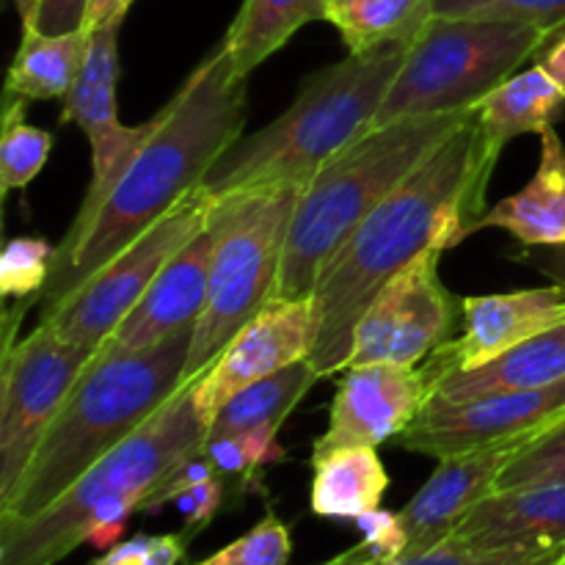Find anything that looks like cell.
Listing matches in <instances>:
<instances>
[{
	"mask_svg": "<svg viewBox=\"0 0 565 565\" xmlns=\"http://www.w3.org/2000/svg\"><path fill=\"white\" fill-rule=\"evenodd\" d=\"M491 163L475 114L408 174L331 254L312 290L318 340L309 356L318 379L348 367L364 309L381 287L430 248H456L486 213Z\"/></svg>",
	"mask_w": 565,
	"mask_h": 565,
	"instance_id": "6da1fadb",
	"label": "cell"
},
{
	"mask_svg": "<svg viewBox=\"0 0 565 565\" xmlns=\"http://www.w3.org/2000/svg\"><path fill=\"white\" fill-rule=\"evenodd\" d=\"M246 81L221 44L191 72L152 132L86 224H72L55 252V268L36 296L42 312L180 207L207 180L215 160L243 136Z\"/></svg>",
	"mask_w": 565,
	"mask_h": 565,
	"instance_id": "7a4b0ae2",
	"label": "cell"
},
{
	"mask_svg": "<svg viewBox=\"0 0 565 565\" xmlns=\"http://www.w3.org/2000/svg\"><path fill=\"white\" fill-rule=\"evenodd\" d=\"M193 329L138 353L97 351L66 395L17 483L0 505V524L33 519L86 469L130 439L185 386Z\"/></svg>",
	"mask_w": 565,
	"mask_h": 565,
	"instance_id": "3957f363",
	"label": "cell"
},
{
	"mask_svg": "<svg viewBox=\"0 0 565 565\" xmlns=\"http://www.w3.org/2000/svg\"><path fill=\"white\" fill-rule=\"evenodd\" d=\"M406 53L408 44L348 53L309 75L279 119L241 136L215 160L199 191L224 196L274 182H307L320 166L373 130Z\"/></svg>",
	"mask_w": 565,
	"mask_h": 565,
	"instance_id": "277c9868",
	"label": "cell"
},
{
	"mask_svg": "<svg viewBox=\"0 0 565 565\" xmlns=\"http://www.w3.org/2000/svg\"><path fill=\"white\" fill-rule=\"evenodd\" d=\"M472 114L475 108L379 125L320 166L298 196L274 298L312 296L331 254Z\"/></svg>",
	"mask_w": 565,
	"mask_h": 565,
	"instance_id": "5b68a950",
	"label": "cell"
},
{
	"mask_svg": "<svg viewBox=\"0 0 565 565\" xmlns=\"http://www.w3.org/2000/svg\"><path fill=\"white\" fill-rule=\"evenodd\" d=\"M207 419L185 384L147 425L99 458L33 519L0 524V565H58L94 524L127 522L185 458L204 450Z\"/></svg>",
	"mask_w": 565,
	"mask_h": 565,
	"instance_id": "8992f818",
	"label": "cell"
},
{
	"mask_svg": "<svg viewBox=\"0 0 565 565\" xmlns=\"http://www.w3.org/2000/svg\"><path fill=\"white\" fill-rule=\"evenodd\" d=\"M303 185L307 182L287 180L210 196V226L215 232L210 290L193 329L185 384L196 381L226 342L274 298Z\"/></svg>",
	"mask_w": 565,
	"mask_h": 565,
	"instance_id": "52a82bcc",
	"label": "cell"
},
{
	"mask_svg": "<svg viewBox=\"0 0 565 565\" xmlns=\"http://www.w3.org/2000/svg\"><path fill=\"white\" fill-rule=\"evenodd\" d=\"M552 44L541 28L478 17L434 14L408 44L375 127L408 116L458 114L478 108L519 66Z\"/></svg>",
	"mask_w": 565,
	"mask_h": 565,
	"instance_id": "ba28073f",
	"label": "cell"
},
{
	"mask_svg": "<svg viewBox=\"0 0 565 565\" xmlns=\"http://www.w3.org/2000/svg\"><path fill=\"white\" fill-rule=\"evenodd\" d=\"M28 303H36V298ZM28 303L6 315L0 359V505L14 494L44 430L94 356L61 340L47 323L14 340L17 320L25 318Z\"/></svg>",
	"mask_w": 565,
	"mask_h": 565,
	"instance_id": "9c48e42d",
	"label": "cell"
},
{
	"mask_svg": "<svg viewBox=\"0 0 565 565\" xmlns=\"http://www.w3.org/2000/svg\"><path fill=\"white\" fill-rule=\"evenodd\" d=\"M207 193H191L180 207L75 287L64 301L42 312L39 323L53 326L61 340L97 353L136 309L163 265L207 224Z\"/></svg>",
	"mask_w": 565,
	"mask_h": 565,
	"instance_id": "30bf717a",
	"label": "cell"
},
{
	"mask_svg": "<svg viewBox=\"0 0 565 565\" xmlns=\"http://www.w3.org/2000/svg\"><path fill=\"white\" fill-rule=\"evenodd\" d=\"M441 254L445 248H430L381 287L359 320L348 367H419L450 342L463 320V298L452 296L441 281Z\"/></svg>",
	"mask_w": 565,
	"mask_h": 565,
	"instance_id": "8fae6325",
	"label": "cell"
},
{
	"mask_svg": "<svg viewBox=\"0 0 565 565\" xmlns=\"http://www.w3.org/2000/svg\"><path fill=\"white\" fill-rule=\"evenodd\" d=\"M565 417V381L530 392L447 401L434 395L412 425L397 436L408 452L430 458L461 456L505 441H533Z\"/></svg>",
	"mask_w": 565,
	"mask_h": 565,
	"instance_id": "7c38bea8",
	"label": "cell"
},
{
	"mask_svg": "<svg viewBox=\"0 0 565 565\" xmlns=\"http://www.w3.org/2000/svg\"><path fill=\"white\" fill-rule=\"evenodd\" d=\"M318 340L312 298H270L213 359L207 370L191 381L199 414L213 423L226 401L246 386L312 356Z\"/></svg>",
	"mask_w": 565,
	"mask_h": 565,
	"instance_id": "4fadbf2b",
	"label": "cell"
},
{
	"mask_svg": "<svg viewBox=\"0 0 565 565\" xmlns=\"http://www.w3.org/2000/svg\"><path fill=\"white\" fill-rule=\"evenodd\" d=\"M434 397V375L425 364H362L348 367L337 386L329 428L312 456L337 447H379L397 439Z\"/></svg>",
	"mask_w": 565,
	"mask_h": 565,
	"instance_id": "5bb4252c",
	"label": "cell"
},
{
	"mask_svg": "<svg viewBox=\"0 0 565 565\" xmlns=\"http://www.w3.org/2000/svg\"><path fill=\"white\" fill-rule=\"evenodd\" d=\"M565 323V287L546 285L500 296L463 298L461 334L445 342L425 367L436 381L456 370H475L511 348Z\"/></svg>",
	"mask_w": 565,
	"mask_h": 565,
	"instance_id": "9a60e30c",
	"label": "cell"
},
{
	"mask_svg": "<svg viewBox=\"0 0 565 565\" xmlns=\"http://www.w3.org/2000/svg\"><path fill=\"white\" fill-rule=\"evenodd\" d=\"M215 232L207 224L163 265L141 301L105 340L99 351L138 353L171 340L180 331L196 329L210 290Z\"/></svg>",
	"mask_w": 565,
	"mask_h": 565,
	"instance_id": "2e32d148",
	"label": "cell"
},
{
	"mask_svg": "<svg viewBox=\"0 0 565 565\" xmlns=\"http://www.w3.org/2000/svg\"><path fill=\"white\" fill-rule=\"evenodd\" d=\"M524 445L527 441H505L486 450L441 458L423 489L401 511V522L408 535L406 555H419L450 539L458 522L497 489L505 463Z\"/></svg>",
	"mask_w": 565,
	"mask_h": 565,
	"instance_id": "e0dca14e",
	"label": "cell"
},
{
	"mask_svg": "<svg viewBox=\"0 0 565 565\" xmlns=\"http://www.w3.org/2000/svg\"><path fill=\"white\" fill-rule=\"evenodd\" d=\"M450 539L478 550L565 552V480L491 491Z\"/></svg>",
	"mask_w": 565,
	"mask_h": 565,
	"instance_id": "ac0fdd59",
	"label": "cell"
},
{
	"mask_svg": "<svg viewBox=\"0 0 565 565\" xmlns=\"http://www.w3.org/2000/svg\"><path fill=\"white\" fill-rule=\"evenodd\" d=\"M119 22L94 28L86 61L75 86L61 99V121H72L83 130L92 147V160L114 158L138 147L152 130V119L127 127L119 121L116 88H119Z\"/></svg>",
	"mask_w": 565,
	"mask_h": 565,
	"instance_id": "d6986e66",
	"label": "cell"
},
{
	"mask_svg": "<svg viewBox=\"0 0 565 565\" xmlns=\"http://www.w3.org/2000/svg\"><path fill=\"white\" fill-rule=\"evenodd\" d=\"M497 226L516 237L519 246H563L565 243V143L550 127L541 132V163L533 180L513 196L486 210L469 235Z\"/></svg>",
	"mask_w": 565,
	"mask_h": 565,
	"instance_id": "ffe728a7",
	"label": "cell"
},
{
	"mask_svg": "<svg viewBox=\"0 0 565 565\" xmlns=\"http://www.w3.org/2000/svg\"><path fill=\"white\" fill-rule=\"evenodd\" d=\"M565 381V323L544 331L475 370H456L436 381L434 395L472 401L505 392H530Z\"/></svg>",
	"mask_w": 565,
	"mask_h": 565,
	"instance_id": "44dd1931",
	"label": "cell"
},
{
	"mask_svg": "<svg viewBox=\"0 0 565 565\" xmlns=\"http://www.w3.org/2000/svg\"><path fill=\"white\" fill-rule=\"evenodd\" d=\"M565 88L541 64L516 72L478 105L480 147L497 163L508 141L519 136H541L563 116Z\"/></svg>",
	"mask_w": 565,
	"mask_h": 565,
	"instance_id": "7402d4cb",
	"label": "cell"
},
{
	"mask_svg": "<svg viewBox=\"0 0 565 565\" xmlns=\"http://www.w3.org/2000/svg\"><path fill=\"white\" fill-rule=\"evenodd\" d=\"M312 494L309 505L320 519L356 522L362 513L381 508L390 472L379 447H337L312 456Z\"/></svg>",
	"mask_w": 565,
	"mask_h": 565,
	"instance_id": "603a6c76",
	"label": "cell"
},
{
	"mask_svg": "<svg viewBox=\"0 0 565 565\" xmlns=\"http://www.w3.org/2000/svg\"><path fill=\"white\" fill-rule=\"evenodd\" d=\"M92 31H22L6 75V94L22 99H64L86 61Z\"/></svg>",
	"mask_w": 565,
	"mask_h": 565,
	"instance_id": "cb8c5ba5",
	"label": "cell"
},
{
	"mask_svg": "<svg viewBox=\"0 0 565 565\" xmlns=\"http://www.w3.org/2000/svg\"><path fill=\"white\" fill-rule=\"evenodd\" d=\"M326 6L329 0H243L224 39L237 77L246 81L303 25L326 20Z\"/></svg>",
	"mask_w": 565,
	"mask_h": 565,
	"instance_id": "d4e9b609",
	"label": "cell"
},
{
	"mask_svg": "<svg viewBox=\"0 0 565 565\" xmlns=\"http://www.w3.org/2000/svg\"><path fill=\"white\" fill-rule=\"evenodd\" d=\"M434 17V0H329L326 22L340 31L348 53L412 44Z\"/></svg>",
	"mask_w": 565,
	"mask_h": 565,
	"instance_id": "484cf974",
	"label": "cell"
},
{
	"mask_svg": "<svg viewBox=\"0 0 565 565\" xmlns=\"http://www.w3.org/2000/svg\"><path fill=\"white\" fill-rule=\"evenodd\" d=\"M315 381H318V373L312 362L303 359L246 386L221 406V412L210 423V436H241L257 428L279 430Z\"/></svg>",
	"mask_w": 565,
	"mask_h": 565,
	"instance_id": "4316f807",
	"label": "cell"
},
{
	"mask_svg": "<svg viewBox=\"0 0 565 565\" xmlns=\"http://www.w3.org/2000/svg\"><path fill=\"white\" fill-rule=\"evenodd\" d=\"M28 99L6 94L3 136H0V191L31 185L53 152V136L25 121Z\"/></svg>",
	"mask_w": 565,
	"mask_h": 565,
	"instance_id": "83f0119b",
	"label": "cell"
},
{
	"mask_svg": "<svg viewBox=\"0 0 565 565\" xmlns=\"http://www.w3.org/2000/svg\"><path fill=\"white\" fill-rule=\"evenodd\" d=\"M434 14L522 22L552 36L565 33V0H434Z\"/></svg>",
	"mask_w": 565,
	"mask_h": 565,
	"instance_id": "f1b7e54d",
	"label": "cell"
},
{
	"mask_svg": "<svg viewBox=\"0 0 565 565\" xmlns=\"http://www.w3.org/2000/svg\"><path fill=\"white\" fill-rule=\"evenodd\" d=\"M561 480H565V417L541 430L505 463L494 491L533 483H561Z\"/></svg>",
	"mask_w": 565,
	"mask_h": 565,
	"instance_id": "f546056e",
	"label": "cell"
},
{
	"mask_svg": "<svg viewBox=\"0 0 565 565\" xmlns=\"http://www.w3.org/2000/svg\"><path fill=\"white\" fill-rule=\"evenodd\" d=\"M55 252L44 237H14L0 257V292L3 298H36L55 268Z\"/></svg>",
	"mask_w": 565,
	"mask_h": 565,
	"instance_id": "4dcf8cb0",
	"label": "cell"
},
{
	"mask_svg": "<svg viewBox=\"0 0 565 565\" xmlns=\"http://www.w3.org/2000/svg\"><path fill=\"white\" fill-rule=\"evenodd\" d=\"M290 555V527L276 513H268L246 535L193 565H287Z\"/></svg>",
	"mask_w": 565,
	"mask_h": 565,
	"instance_id": "1f68e13d",
	"label": "cell"
},
{
	"mask_svg": "<svg viewBox=\"0 0 565 565\" xmlns=\"http://www.w3.org/2000/svg\"><path fill=\"white\" fill-rule=\"evenodd\" d=\"M356 527L362 533V541L320 565H379L406 555L408 535L401 522V513L375 508L356 519Z\"/></svg>",
	"mask_w": 565,
	"mask_h": 565,
	"instance_id": "d6a6232c",
	"label": "cell"
},
{
	"mask_svg": "<svg viewBox=\"0 0 565 565\" xmlns=\"http://www.w3.org/2000/svg\"><path fill=\"white\" fill-rule=\"evenodd\" d=\"M565 552L544 550H478L447 539L439 546L419 555H403L397 561L379 565H557Z\"/></svg>",
	"mask_w": 565,
	"mask_h": 565,
	"instance_id": "836d02e7",
	"label": "cell"
},
{
	"mask_svg": "<svg viewBox=\"0 0 565 565\" xmlns=\"http://www.w3.org/2000/svg\"><path fill=\"white\" fill-rule=\"evenodd\" d=\"M185 533L166 535H132L130 541H119L92 565H182L188 555Z\"/></svg>",
	"mask_w": 565,
	"mask_h": 565,
	"instance_id": "e575fe53",
	"label": "cell"
},
{
	"mask_svg": "<svg viewBox=\"0 0 565 565\" xmlns=\"http://www.w3.org/2000/svg\"><path fill=\"white\" fill-rule=\"evenodd\" d=\"M224 500L226 483L221 478H210L204 480V483H196L191 486V489L180 491L171 505L182 513V522H185V530H182V533H185L188 539L202 533V530L218 516V511L224 508Z\"/></svg>",
	"mask_w": 565,
	"mask_h": 565,
	"instance_id": "d590c367",
	"label": "cell"
},
{
	"mask_svg": "<svg viewBox=\"0 0 565 565\" xmlns=\"http://www.w3.org/2000/svg\"><path fill=\"white\" fill-rule=\"evenodd\" d=\"M88 0H42L33 28L22 31H42V33H72L86 28Z\"/></svg>",
	"mask_w": 565,
	"mask_h": 565,
	"instance_id": "8d00e7d4",
	"label": "cell"
},
{
	"mask_svg": "<svg viewBox=\"0 0 565 565\" xmlns=\"http://www.w3.org/2000/svg\"><path fill=\"white\" fill-rule=\"evenodd\" d=\"M204 452H207L210 461L215 463L218 475H226V478H241L243 483L257 478L252 469V461H248L246 445H243L241 436H207Z\"/></svg>",
	"mask_w": 565,
	"mask_h": 565,
	"instance_id": "74e56055",
	"label": "cell"
},
{
	"mask_svg": "<svg viewBox=\"0 0 565 565\" xmlns=\"http://www.w3.org/2000/svg\"><path fill=\"white\" fill-rule=\"evenodd\" d=\"M511 259L546 276L552 285L565 287V243L563 246H522V252L513 254Z\"/></svg>",
	"mask_w": 565,
	"mask_h": 565,
	"instance_id": "f35d334b",
	"label": "cell"
},
{
	"mask_svg": "<svg viewBox=\"0 0 565 565\" xmlns=\"http://www.w3.org/2000/svg\"><path fill=\"white\" fill-rule=\"evenodd\" d=\"M132 0H88L86 11V28L94 31V28L114 25V22H125L127 11H130Z\"/></svg>",
	"mask_w": 565,
	"mask_h": 565,
	"instance_id": "ab89813d",
	"label": "cell"
},
{
	"mask_svg": "<svg viewBox=\"0 0 565 565\" xmlns=\"http://www.w3.org/2000/svg\"><path fill=\"white\" fill-rule=\"evenodd\" d=\"M127 522H103V524H94L86 535V544H92L94 550H103L108 552L110 546L119 544V539L125 535Z\"/></svg>",
	"mask_w": 565,
	"mask_h": 565,
	"instance_id": "60d3db41",
	"label": "cell"
},
{
	"mask_svg": "<svg viewBox=\"0 0 565 565\" xmlns=\"http://www.w3.org/2000/svg\"><path fill=\"white\" fill-rule=\"evenodd\" d=\"M539 64L544 66V70L565 88V33L563 36H557L555 42L539 55Z\"/></svg>",
	"mask_w": 565,
	"mask_h": 565,
	"instance_id": "b9f144b4",
	"label": "cell"
},
{
	"mask_svg": "<svg viewBox=\"0 0 565 565\" xmlns=\"http://www.w3.org/2000/svg\"><path fill=\"white\" fill-rule=\"evenodd\" d=\"M14 3H17V11H20V17H22V28H33L42 0H14Z\"/></svg>",
	"mask_w": 565,
	"mask_h": 565,
	"instance_id": "7bdbcfd3",
	"label": "cell"
},
{
	"mask_svg": "<svg viewBox=\"0 0 565 565\" xmlns=\"http://www.w3.org/2000/svg\"><path fill=\"white\" fill-rule=\"evenodd\" d=\"M561 563H563V561H561ZM561 563H557V565H561Z\"/></svg>",
	"mask_w": 565,
	"mask_h": 565,
	"instance_id": "ee69618b",
	"label": "cell"
}]
</instances>
